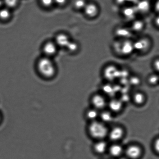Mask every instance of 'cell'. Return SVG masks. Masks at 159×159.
<instances>
[{
  "mask_svg": "<svg viewBox=\"0 0 159 159\" xmlns=\"http://www.w3.org/2000/svg\"><path fill=\"white\" fill-rule=\"evenodd\" d=\"M113 52L118 57H127L135 52L133 39H116L112 43Z\"/></svg>",
  "mask_w": 159,
  "mask_h": 159,
  "instance_id": "obj_1",
  "label": "cell"
},
{
  "mask_svg": "<svg viewBox=\"0 0 159 159\" xmlns=\"http://www.w3.org/2000/svg\"><path fill=\"white\" fill-rule=\"evenodd\" d=\"M109 131L106 124L101 121H91L88 127L90 136L98 140H103L108 136Z\"/></svg>",
  "mask_w": 159,
  "mask_h": 159,
  "instance_id": "obj_2",
  "label": "cell"
},
{
  "mask_svg": "<svg viewBox=\"0 0 159 159\" xmlns=\"http://www.w3.org/2000/svg\"><path fill=\"white\" fill-rule=\"evenodd\" d=\"M37 67L39 73L45 79H49L54 77L56 69L53 63L49 57H43L39 61Z\"/></svg>",
  "mask_w": 159,
  "mask_h": 159,
  "instance_id": "obj_3",
  "label": "cell"
},
{
  "mask_svg": "<svg viewBox=\"0 0 159 159\" xmlns=\"http://www.w3.org/2000/svg\"><path fill=\"white\" fill-rule=\"evenodd\" d=\"M135 52L140 54L147 53L151 50L153 45L152 39L148 36L139 37L134 40Z\"/></svg>",
  "mask_w": 159,
  "mask_h": 159,
  "instance_id": "obj_4",
  "label": "cell"
},
{
  "mask_svg": "<svg viewBox=\"0 0 159 159\" xmlns=\"http://www.w3.org/2000/svg\"><path fill=\"white\" fill-rule=\"evenodd\" d=\"M114 34L116 39H133L135 35L130 26L125 25L117 26L114 31Z\"/></svg>",
  "mask_w": 159,
  "mask_h": 159,
  "instance_id": "obj_5",
  "label": "cell"
},
{
  "mask_svg": "<svg viewBox=\"0 0 159 159\" xmlns=\"http://www.w3.org/2000/svg\"><path fill=\"white\" fill-rule=\"evenodd\" d=\"M121 16L125 21L130 23L138 18L139 13L135 5H126L121 10Z\"/></svg>",
  "mask_w": 159,
  "mask_h": 159,
  "instance_id": "obj_6",
  "label": "cell"
},
{
  "mask_svg": "<svg viewBox=\"0 0 159 159\" xmlns=\"http://www.w3.org/2000/svg\"><path fill=\"white\" fill-rule=\"evenodd\" d=\"M120 68L116 65H107L104 68L103 75L105 79L109 81H113L120 78Z\"/></svg>",
  "mask_w": 159,
  "mask_h": 159,
  "instance_id": "obj_7",
  "label": "cell"
},
{
  "mask_svg": "<svg viewBox=\"0 0 159 159\" xmlns=\"http://www.w3.org/2000/svg\"><path fill=\"white\" fill-rule=\"evenodd\" d=\"M85 16L90 19H93L99 15L100 9L99 6L93 2H89L83 10Z\"/></svg>",
  "mask_w": 159,
  "mask_h": 159,
  "instance_id": "obj_8",
  "label": "cell"
},
{
  "mask_svg": "<svg viewBox=\"0 0 159 159\" xmlns=\"http://www.w3.org/2000/svg\"><path fill=\"white\" fill-rule=\"evenodd\" d=\"M152 0H139L135 5L139 14H146L153 10Z\"/></svg>",
  "mask_w": 159,
  "mask_h": 159,
  "instance_id": "obj_9",
  "label": "cell"
},
{
  "mask_svg": "<svg viewBox=\"0 0 159 159\" xmlns=\"http://www.w3.org/2000/svg\"><path fill=\"white\" fill-rule=\"evenodd\" d=\"M142 152L141 148L136 144H132L127 148L125 154L128 158L136 159L141 156Z\"/></svg>",
  "mask_w": 159,
  "mask_h": 159,
  "instance_id": "obj_10",
  "label": "cell"
},
{
  "mask_svg": "<svg viewBox=\"0 0 159 159\" xmlns=\"http://www.w3.org/2000/svg\"><path fill=\"white\" fill-rule=\"evenodd\" d=\"M130 23L129 26L135 35L141 33L145 29L146 23L142 19L137 18Z\"/></svg>",
  "mask_w": 159,
  "mask_h": 159,
  "instance_id": "obj_11",
  "label": "cell"
},
{
  "mask_svg": "<svg viewBox=\"0 0 159 159\" xmlns=\"http://www.w3.org/2000/svg\"><path fill=\"white\" fill-rule=\"evenodd\" d=\"M91 102L93 108L98 110H102L107 105L105 98L100 94H95L91 99Z\"/></svg>",
  "mask_w": 159,
  "mask_h": 159,
  "instance_id": "obj_12",
  "label": "cell"
},
{
  "mask_svg": "<svg viewBox=\"0 0 159 159\" xmlns=\"http://www.w3.org/2000/svg\"><path fill=\"white\" fill-rule=\"evenodd\" d=\"M124 134V129L120 126H116L109 131L108 136L111 141L116 142L121 139Z\"/></svg>",
  "mask_w": 159,
  "mask_h": 159,
  "instance_id": "obj_13",
  "label": "cell"
},
{
  "mask_svg": "<svg viewBox=\"0 0 159 159\" xmlns=\"http://www.w3.org/2000/svg\"><path fill=\"white\" fill-rule=\"evenodd\" d=\"M108 104L111 111L114 113H119L122 110L123 107V103L120 99H112Z\"/></svg>",
  "mask_w": 159,
  "mask_h": 159,
  "instance_id": "obj_14",
  "label": "cell"
},
{
  "mask_svg": "<svg viewBox=\"0 0 159 159\" xmlns=\"http://www.w3.org/2000/svg\"><path fill=\"white\" fill-rule=\"evenodd\" d=\"M70 40L67 36L64 34H60L57 36L56 39V43L57 46L61 47L67 48Z\"/></svg>",
  "mask_w": 159,
  "mask_h": 159,
  "instance_id": "obj_15",
  "label": "cell"
},
{
  "mask_svg": "<svg viewBox=\"0 0 159 159\" xmlns=\"http://www.w3.org/2000/svg\"><path fill=\"white\" fill-rule=\"evenodd\" d=\"M57 45L52 42H48L43 46V52L47 56H51L55 53L57 51Z\"/></svg>",
  "mask_w": 159,
  "mask_h": 159,
  "instance_id": "obj_16",
  "label": "cell"
},
{
  "mask_svg": "<svg viewBox=\"0 0 159 159\" xmlns=\"http://www.w3.org/2000/svg\"><path fill=\"white\" fill-rule=\"evenodd\" d=\"M93 148L97 153L100 154H103L107 151V143L103 140H98L97 142L94 144Z\"/></svg>",
  "mask_w": 159,
  "mask_h": 159,
  "instance_id": "obj_17",
  "label": "cell"
},
{
  "mask_svg": "<svg viewBox=\"0 0 159 159\" xmlns=\"http://www.w3.org/2000/svg\"><path fill=\"white\" fill-rule=\"evenodd\" d=\"M124 152L122 146L119 144H115L110 146L109 152L112 156L118 157L120 156Z\"/></svg>",
  "mask_w": 159,
  "mask_h": 159,
  "instance_id": "obj_18",
  "label": "cell"
},
{
  "mask_svg": "<svg viewBox=\"0 0 159 159\" xmlns=\"http://www.w3.org/2000/svg\"><path fill=\"white\" fill-rule=\"evenodd\" d=\"M99 117L101 121L105 124L111 122L113 118L112 112L108 111H104L101 112L100 113Z\"/></svg>",
  "mask_w": 159,
  "mask_h": 159,
  "instance_id": "obj_19",
  "label": "cell"
},
{
  "mask_svg": "<svg viewBox=\"0 0 159 159\" xmlns=\"http://www.w3.org/2000/svg\"><path fill=\"white\" fill-rule=\"evenodd\" d=\"M100 113L98 110L93 108L89 109L86 112V117L91 121L97 120L96 119L99 116Z\"/></svg>",
  "mask_w": 159,
  "mask_h": 159,
  "instance_id": "obj_20",
  "label": "cell"
},
{
  "mask_svg": "<svg viewBox=\"0 0 159 159\" xmlns=\"http://www.w3.org/2000/svg\"><path fill=\"white\" fill-rule=\"evenodd\" d=\"M134 102L138 105H141L144 103L146 100V97L144 93L141 92H137L133 96Z\"/></svg>",
  "mask_w": 159,
  "mask_h": 159,
  "instance_id": "obj_21",
  "label": "cell"
},
{
  "mask_svg": "<svg viewBox=\"0 0 159 159\" xmlns=\"http://www.w3.org/2000/svg\"><path fill=\"white\" fill-rule=\"evenodd\" d=\"M148 82L149 85L152 86H156L159 84V74L154 72L148 76Z\"/></svg>",
  "mask_w": 159,
  "mask_h": 159,
  "instance_id": "obj_22",
  "label": "cell"
},
{
  "mask_svg": "<svg viewBox=\"0 0 159 159\" xmlns=\"http://www.w3.org/2000/svg\"><path fill=\"white\" fill-rule=\"evenodd\" d=\"M87 2L86 0H75L74 7L77 10L83 11Z\"/></svg>",
  "mask_w": 159,
  "mask_h": 159,
  "instance_id": "obj_23",
  "label": "cell"
},
{
  "mask_svg": "<svg viewBox=\"0 0 159 159\" xmlns=\"http://www.w3.org/2000/svg\"><path fill=\"white\" fill-rule=\"evenodd\" d=\"M129 82L130 83L131 85L138 86L141 84V79L138 76H132L129 79Z\"/></svg>",
  "mask_w": 159,
  "mask_h": 159,
  "instance_id": "obj_24",
  "label": "cell"
},
{
  "mask_svg": "<svg viewBox=\"0 0 159 159\" xmlns=\"http://www.w3.org/2000/svg\"><path fill=\"white\" fill-rule=\"evenodd\" d=\"M11 13L8 9L4 8L0 10V18L6 20L10 16Z\"/></svg>",
  "mask_w": 159,
  "mask_h": 159,
  "instance_id": "obj_25",
  "label": "cell"
},
{
  "mask_svg": "<svg viewBox=\"0 0 159 159\" xmlns=\"http://www.w3.org/2000/svg\"><path fill=\"white\" fill-rule=\"evenodd\" d=\"M152 66L154 72L159 74V57L153 59L152 62Z\"/></svg>",
  "mask_w": 159,
  "mask_h": 159,
  "instance_id": "obj_26",
  "label": "cell"
},
{
  "mask_svg": "<svg viewBox=\"0 0 159 159\" xmlns=\"http://www.w3.org/2000/svg\"><path fill=\"white\" fill-rule=\"evenodd\" d=\"M79 47L78 44L77 43L71 41L66 48L70 52H74L78 49Z\"/></svg>",
  "mask_w": 159,
  "mask_h": 159,
  "instance_id": "obj_27",
  "label": "cell"
},
{
  "mask_svg": "<svg viewBox=\"0 0 159 159\" xmlns=\"http://www.w3.org/2000/svg\"><path fill=\"white\" fill-rule=\"evenodd\" d=\"M19 0H3V2L9 8L15 7L18 4Z\"/></svg>",
  "mask_w": 159,
  "mask_h": 159,
  "instance_id": "obj_28",
  "label": "cell"
},
{
  "mask_svg": "<svg viewBox=\"0 0 159 159\" xmlns=\"http://www.w3.org/2000/svg\"><path fill=\"white\" fill-rule=\"evenodd\" d=\"M153 147L156 153L159 155V137L156 138L154 140Z\"/></svg>",
  "mask_w": 159,
  "mask_h": 159,
  "instance_id": "obj_29",
  "label": "cell"
},
{
  "mask_svg": "<svg viewBox=\"0 0 159 159\" xmlns=\"http://www.w3.org/2000/svg\"><path fill=\"white\" fill-rule=\"evenodd\" d=\"M40 2L46 7H50L54 3V0H40Z\"/></svg>",
  "mask_w": 159,
  "mask_h": 159,
  "instance_id": "obj_30",
  "label": "cell"
},
{
  "mask_svg": "<svg viewBox=\"0 0 159 159\" xmlns=\"http://www.w3.org/2000/svg\"><path fill=\"white\" fill-rule=\"evenodd\" d=\"M153 23L156 29L159 30V14H156L154 18Z\"/></svg>",
  "mask_w": 159,
  "mask_h": 159,
  "instance_id": "obj_31",
  "label": "cell"
},
{
  "mask_svg": "<svg viewBox=\"0 0 159 159\" xmlns=\"http://www.w3.org/2000/svg\"><path fill=\"white\" fill-rule=\"evenodd\" d=\"M153 11L156 14H159V0H156L153 3Z\"/></svg>",
  "mask_w": 159,
  "mask_h": 159,
  "instance_id": "obj_32",
  "label": "cell"
},
{
  "mask_svg": "<svg viewBox=\"0 0 159 159\" xmlns=\"http://www.w3.org/2000/svg\"><path fill=\"white\" fill-rule=\"evenodd\" d=\"M115 2L116 4L122 7L127 5L126 0H115Z\"/></svg>",
  "mask_w": 159,
  "mask_h": 159,
  "instance_id": "obj_33",
  "label": "cell"
},
{
  "mask_svg": "<svg viewBox=\"0 0 159 159\" xmlns=\"http://www.w3.org/2000/svg\"><path fill=\"white\" fill-rule=\"evenodd\" d=\"M67 0H54V2L59 6H62L66 3Z\"/></svg>",
  "mask_w": 159,
  "mask_h": 159,
  "instance_id": "obj_34",
  "label": "cell"
},
{
  "mask_svg": "<svg viewBox=\"0 0 159 159\" xmlns=\"http://www.w3.org/2000/svg\"><path fill=\"white\" fill-rule=\"evenodd\" d=\"M112 87L110 85H105V86L104 87V90L105 92H107V93H110L111 92L112 90Z\"/></svg>",
  "mask_w": 159,
  "mask_h": 159,
  "instance_id": "obj_35",
  "label": "cell"
},
{
  "mask_svg": "<svg viewBox=\"0 0 159 159\" xmlns=\"http://www.w3.org/2000/svg\"><path fill=\"white\" fill-rule=\"evenodd\" d=\"M2 115L1 113H0V123L2 121Z\"/></svg>",
  "mask_w": 159,
  "mask_h": 159,
  "instance_id": "obj_36",
  "label": "cell"
},
{
  "mask_svg": "<svg viewBox=\"0 0 159 159\" xmlns=\"http://www.w3.org/2000/svg\"><path fill=\"white\" fill-rule=\"evenodd\" d=\"M3 2V1H1V0H0V7L2 6V4Z\"/></svg>",
  "mask_w": 159,
  "mask_h": 159,
  "instance_id": "obj_37",
  "label": "cell"
},
{
  "mask_svg": "<svg viewBox=\"0 0 159 159\" xmlns=\"http://www.w3.org/2000/svg\"><path fill=\"white\" fill-rule=\"evenodd\" d=\"M119 159H127V158H124V157H122V158H120Z\"/></svg>",
  "mask_w": 159,
  "mask_h": 159,
  "instance_id": "obj_38",
  "label": "cell"
},
{
  "mask_svg": "<svg viewBox=\"0 0 159 159\" xmlns=\"http://www.w3.org/2000/svg\"><path fill=\"white\" fill-rule=\"evenodd\" d=\"M154 1H156V0H153Z\"/></svg>",
  "mask_w": 159,
  "mask_h": 159,
  "instance_id": "obj_39",
  "label": "cell"
}]
</instances>
